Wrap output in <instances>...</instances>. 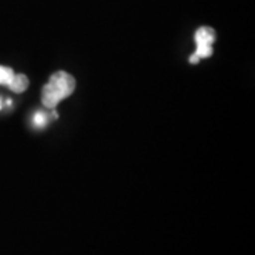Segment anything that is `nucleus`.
<instances>
[{"label":"nucleus","mask_w":255,"mask_h":255,"mask_svg":"<svg viewBox=\"0 0 255 255\" xmlns=\"http://www.w3.org/2000/svg\"><path fill=\"white\" fill-rule=\"evenodd\" d=\"M33 122H34V125L37 128H43L47 125V115L44 112H41V111H37L36 114H34V118H33Z\"/></svg>","instance_id":"nucleus-5"},{"label":"nucleus","mask_w":255,"mask_h":255,"mask_svg":"<svg viewBox=\"0 0 255 255\" xmlns=\"http://www.w3.org/2000/svg\"><path fill=\"white\" fill-rule=\"evenodd\" d=\"M196 53L190 55V63L197 64L200 58H207L213 54V43L216 41V31L211 27L203 26L196 31Z\"/></svg>","instance_id":"nucleus-2"},{"label":"nucleus","mask_w":255,"mask_h":255,"mask_svg":"<svg viewBox=\"0 0 255 255\" xmlns=\"http://www.w3.org/2000/svg\"><path fill=\"white\" fill-rule=\"evenodd\" d=\"M13 92H23L28 88V78L24 74H14L13 80L7 85Z\"/></svg>","instance_id":"nucleus-3"},{"label":"nucleus","mask_w":255,"mask_h":255,"mask_svg":"<svg viewBox=\"0 0 255 255\" xmlns=\"http://www.w3.org/2000/svg\"><path fill=\"white\" fill-rule=\"evenodd\" d=\"M13 77H14V71L11 68L0 65V85H9Z\"/></svg>","instance_id":"nucleus-4"},{"label":"nucleus","mask_w":255,"mask_h":255,"mask_svg":"<svg viewBox=\"0 0 255 255\" xmlns=\"http://www.w3.org/2000/svg\"><path fill=\"white\" fill-rule=\"evenodd\" d=\"M75 90V80L65 71L54 73L41 91V102L46 108H55L60 102L70 97Z\"/></svg>","instance_id":"nucleus-1"}]
</instances>
